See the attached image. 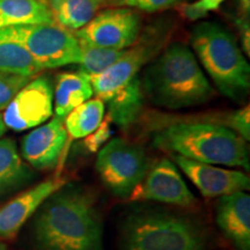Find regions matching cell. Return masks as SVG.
Wrapping results in <instances>:
<instances>
[{"instance_id": "6da1fadb", "label": "cell", "mask_w": 250, "mask_h": 250, "mask_svg": "<svg viewBox=\"0 0 250 250\" xmlns=\"http://www.w3.org/2000/svg\"><path fill=\"white\" fill-rule=\"evenodd\" d=\"M34 237L40 250H103V227L93 193L62 186L39 208Z\"/></svg>"}, {"instance_id": "7a4b0ae2", "label": "cell", "mask_w": 250, "mask_h": 250, "mask_svg": "<svg viewBox=\"0 0 250 250\" xmlns=\"http://www.w3.org/2000/svg\"><path fill=\"white\" fill-rule=\"evenodd\" d=\"M144 94L153 103L168 109L203 104L213 98L214 89L196 56L183 43H171L145 70Z\"/></svg>"}, {"instance_id": "3957f363", "label": "cell", "mask_w": 250, "mask_h": 250, "mask_svg": "<svg viewBox=\"0 0 250 250\" xmlns=\"http://www.w3.org/2000/svg\"><path fill=\"white\" fill-rule=\"evenodd\" d=\"M153 144L158 148L197 162L249 170L247 142L223 124L210 122L173 124L159 131Z\"/></svg>"}, {"instance_id": "277c9868", "label": "cell", "mask_w": 250, "mask_h": 250, "mask_svg": "<svg viewBox=\"0 0 250 250\" xmlns=\"http://www.w3.org/2000/svg\"><path fill=\"white\" fill-rule=\"evenodd\" d=\"M190 41L220 93L235 101L245 98L250 88V66L235 37L221 24L204 21L193 28Z\"/></svg>"}, {"instance_id": "5b68a950", "label": "cell", "mask_w": 250, "mask_h": 250, "mask_svg": "<svg viewBox=\"0 0 250 250\" xmlns=\"http://www.w3.org/2000/svg\"><path fill=\"white\" fill-rule=\"evenodd\" d=\"M205 245L198 224L170 212H134L121 230V250H203Z\"/></svg>"}, {"instance_id": "8992f818", "label": "cell", "mask_w": 250, "mask_h": 250, "mask_svg": "<svg viewBox=\"0 0 250 250\" xmlns=\"http://www.w3.org/2000/svg\"><path fill=\"white\" fill-rule=\"evenodd\" d=\"M0 37L29 52L43 70L79 64L80 43L74 33L58 24H27L0 29Z\"/></svg>"}, {"instance_id": "52a82bcc", "label": "cell", "mask_w": 250, "mask_h": 250, "mask_svg": "<svg viewBox=\"0 0 250 250\" xmlns=\"http://www.w3.org/2000/svg\"><path fill=\"white\" fill-rule=\"evenodd\" d=\"M95 166L104 187L122 198H129L148 170L145 151L121 138L110 139L100 149Z\"/></svg>"}, {"instance_id": "ba28073f", "label": "cell", "mask_w": 250, "mask_h": 250, "mask_svg": "<svg viewBox=\"0 0 250 250\" xmlns=\"http://www.w3.org/2000/svg\"><path fill=\"white\" fill-rule=\"evenodd\" d=\"M142 21L130 8H109L98 12L81 29L74 31L80 42L101 48L125 50L139 39Z\"/></svg>"}, {"instance_id": "9c48e42d", "label": "cell", "mask_w": 250, "mask_h": 250, "mask_svg": "<svg viewBox=\"0 0 250 250\" xmlns=\"http://www.w3.org/2000/svg\"><path fill=\"white\" fill-rule=\"evenodd\" d=\"M164 39L162 34H151L140 40L138 44L125 49L123 55L102 73L88 77L93 94L107 102L117 90L138 77L140 70L158 54Z\"/></svg>"}, {"instance_id": "30bf717a", "label": "cell", "mask_w": 250, "mask_h": 250, "mask_svg": "<svg viewBox=\"0 0 250 250\" xmlns=\"http://www.w3.org/2000/svg\"><path fill=\"white\" fill-rule=\"evenodd\" d=\"M54 115V86L46 76L30 79L5 108L2 121L17 132L37 127Z\"/></svg>"}, {"instance_id": "8fae6325", "label": "cell", "mask_w": 250, "mask_h": 250, "mask_svg": "<svg viewBox=\"0 0 250 250\" xmlns=\"http://www.w3.org/2000/svg\"><path fill=\"white\" fill-rule=\"evenodd\" d=\"M129 199L132 202L167 203L181 208H190L197 203L177 167L168 159H161L147 170Z\"/></svg>"}, {"instance_id": "7c38bea8", "label": "cell", "mask_w": 250, "mask_h": 250, "mask_svg": "<svg viewBox=\"0 0 250 250\" xmlns=\"http://www.w3.org/2000/svg\"><path fill=\"white\" fill-rule=\"evenodd\" d=\"M173 158L204 197L214 198L250 189V179L243 171L215 167L177 154H173Z\"/></svg>"}, {"instance_id": "4fadbf2b", "label": "cell", "mask_w": 250, "mask_h": 250, "mask_svg": "<svg viewBox=\"0 0 250 250\" xmlns=\"http://www.w3.org/2000/svg\"><path fill=\"white\" fill-rule=\"evenodd\" d=\"M66 140L64 118L55 116L24 136L21 143V154L36 169H52L58 164Z\"/></svg>"}, {"instance_id": "5bb4252c", "label": "cell", "mask_w": 250, "mask_h": 250, "mask_svg": "<svg viewBox=\"0 0 250 250\" xmlns=\"http://www.w3.org/2000/svg\"><path fill=\"white\" fill-rule=\"evenodd\" d=\"M64 184L65 181L61 179L43 181L2 205L0 208V240L14 239L31 215Z\"/></svg>"}, {"instance_id": "9a60e30c", "label": "cell", "mask_w": 250, "mask_h": 250, "mask_svg": "<svg viewBox=\"0 0 250 250\" xmlns=\"http://www.w3.org/2000/svg\"><path fill=\"white\" fill-rule=\"evenodd\" d=\"M217 225L239 250H250V196L239 191L223 196L215 211Z\"/></svg>"}, {"instance_id": "2e32d148", "label": "cell", "mask_w": 250, "mask_h": 250, "mask_svg": "<svg viewBox=\"0 0 250 250\" xmlns=\"http://www.w3.org/2000/svg\"><path fill=\"white\" fill-rule=\"evenodd\" d=\"M92 96L93 88L88 76L81 72L59 74L54 89L55 116L65 118L74 108L88 101Z\"/></svg>"}, {"instance_id": "e0dca14e", "label": "cell", "mask_w": 250, "mask_h": 250, "mask_svg": "<svg viewBox=\"0 0 250 250\" xmlns=\"http://www.w3.org/2000/svg\"><path fill=\"white\" fill-rule=\"evenodd\" d=\"M54 23L44 0H0V29Z\"/></svg>"}, {"instance_id": "ac0fdd59", "label": "cell", "mask_w": 250, "mask_h": 250, "mask_svg": "<svg viewBox=\"0 0 250 250\" xmlns=\"http://www.w3.org/2000/svg\"><path fill=\"white\" fill-rule=\"evenodd\" d=\"M144 104V90L139 77L117 90L107 101L108 117L111 123L126 129L139 117Z\"/></svg>"}, {"instance_id": "d6986e66", "label": "cell", "mask_w": 250, "mask_h": 250, "mask_svg": "<svg viewBox=\"0 0 250 250\" xmlns=\"http://www.w3.org/2000/svg\"><path fill=\"white\" fill-rule=\"evenodd\" d=\"M55 23L72 33L86 26L101 8L103 0H44Z\"/></svg>"}, {"instance_id": "ffe728a7", "label": "cell", "mask_w": 250, "mask_h": 250, "mask_svg": "<svg viewBox=\"0 0 250 250\" xmlns=\"http://www.w3.org/2000/svg\"><path fill=\"white\" fill-rule=\"evenodd\" d=\"M33 173L19 154L11 138L0 139V195L28 182Z\"/></svg>"}, {"instance_id": "44dd1931", "label": "cell", "mask_w": 250, "mask_h": 250, "mask_svg": "<svg viewBox=\"0 0 250 250\" xmlns=\"http://www.w3.org/2000/svg\"><path fill=\"white\" fill-rule=\"evenodd\" d=\"M104 102L98 98L81 103L64 118L67 134L74 139L85 138L98 129L104 118Z\"/></svg>"}, {"instance_id": "7402d4cb", "label": "cell", "mask_w": 250, "mask_h": 250, "mask_svg": "<svg viewBox=\"0 0 250 250\" xmlns=\"http://www.w3.org/2000/svg\"><path fill=\"white\" fill-rule=\"evenodd\" d=\"M43 68L23 46L0 37V72L33 78Z\"/></svg>"}, {"instance_id": "603a6c76", "label": "cell", "mask_w": 250, "mask_h": 250, "mask_svg": "<svg viewBox=\"0 0 250 250\" xmlns=\"http://www.w3.org/2000/svg\"><path fill=\"white\" fill-rule=\"evenodd\" d=\"M80 72L86 76H95L110 67L123 55L124 50L101 48L80 42Z\"/></svg>"}, {"instance_id": "cb8c5ba5", "label": "cell", "mask_w": 250, "mask_h": 250, "mask_svg": "<svg viewBox=\"0 0 250 250\" xmlns=\"http://www.w3.org/2000/svg\"><path fill=\"white\" fill-rule=\"evenodd\" d=\"M33 78L0 72V111L7 107L15 94Z\"/></svg>"}, {"instance_id": "d4e9b609", "label": "cell", "mask_w": 250, "mask_h": 250, "mask_svg": "<svg viewBox=\"0 0 250 250\" xmlns=\"http://www.w3.org/2000/svg\"><path fill=\"white\" fill-rule=\"evenodd\" d=\"M225 1H227V0H196L195 2L184 6L183 13L189 20L195 21L204 18L206 14L211 13V12L218 11ZM240 1H241L243 9L248 13L250 0H240Z\"/></svg>"}, {"instance_id": "484cf974", "label": "cell", "mask_w": 250, "mask_h": 250, "mask_svg": "<svg viewBox=\"0 0 250 250\" xmlns=\"http://www.w3.org/2000/svg\"><path fill=\"white\" fill-rule=\"evenodd\" d=\"M110 124L111 121L107 116V118H103V121L98 126V129L85 137L83 143H85L86 148L89 152H99L110 140L112 136V129Z\"/></svg>"}, {"instance_id": "4316f807", "label": "cell", "mask_w": 250, "mask_h": 250, "mask_svg": "<svg viewBox=\"0 0 250 250\" xmlns=\"http://www.w3.org/2000/svg\"><path fill=\"white\" fill-rule=\"evenodd\" d=\"M227 127L241 136L246 142L250 139V110L249 104L227 116Z\"/></svg>"}, {"instance_id": "83f0119b", "label": "cell", "mask_w": 250, "mask_h": 250, "mask_svg": "<svg viewBox=\"0 0 250 250\" xmlns=\"http://www.w3.org/2000/svg\"><path fill=\"white\" fill-rule=\"evenodd\" d=\"M180 1L181 0H123L122 4L137 7L147 13H155L173 7Z\"/></svg>"}, {"instance_id": "f1b7e54d", "label": "cell", "mask_w": 250, "mask_h": 250, "mask_svg": "<svg viewBox=\"0 0 250 250\" xmlns=\"http://www.w3.org/2000/svg\"><path fill=\"white\" fill-rule=\"evenodd\" d=\"M237 26L240 28V31H241L242 36V44H243V50L247 52V55L250 54V37H249V22L248 19H241V20L237 21Z\"/></svg>"}, {"instance_id": "f546056e", "label": "cell", "mask_w": 250, "mask_h": 250, "mask_svg": "<svg viewBox=\"0 0 250 250\" xmlns=\"http://www.w3.org/2000/svg\"><path fill=\"white\" fill-rule=\"evenodd\" d=\"M6 132V126L4 124V121H2V116L0 115V138L4 136V133Z\"/></svg>"}, {"instance_id": "4dcf8cb0", "label": "cell", "mask_w": 250, "mask_h": 250, "mask_svg": "<svg viewBox=\"0 0 250 250\" xmlns=\"http://www.w3.org/2000/svg\"><path fill=\"white\" fill-rule=\"evenodd\" d=\"M0 250H8V249H7V247L4 245V243L0 242Z\"/></svg>"}, {"instance_id": "1f68e13d", "label": "cell", "mask_w": 250, "mask_h": 250, "mask_svg": "<svg viewBox=\"0 0 250 250\" xmlns=\"http://www.w3.org/2000/svg\"><path fill=\"white\" fill-rule=\"evenodd\" d=\"M116 1H118V2H121V4H122V2H123V0H116Z\"/></svg>"}]
</instances>
